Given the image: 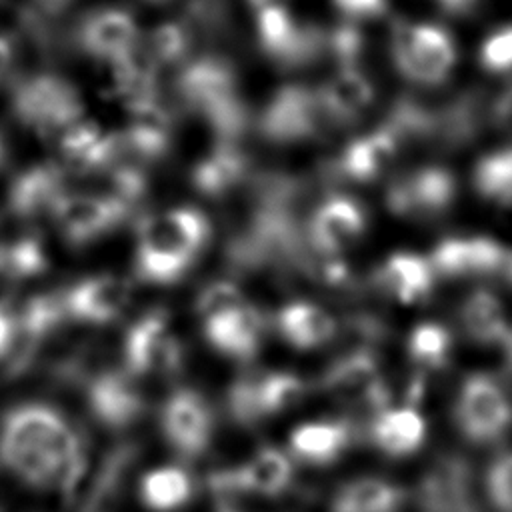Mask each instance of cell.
I'll return each instance as SVG.
<instances>
[{"label": "cell", "mask_w": 512, "mask_h": 512, "mask_svg": "<svg viewBox=\"0 0 512 512\" xmlns=\"http://www.w3.org/2000/svg\"><path fill=\"white\" fill-rule=\"evenodd\" d=\"M0 462L28 486L66 492L82 476L84 444L56 408L28 402L0 424Z\"/></svg>", "instance_id": "6da1fadb"}, {"label": "cell", "mask_w": 512, "mask_h": 512, "mask_svg": "<svg viewBox=\"0 0 512 512\" xmlns=\"http://www.w3.org/2000/svg\"><path fill=\"white\" fill-rule=\"evenodd\" d=\"M210 238L206 216L188 206L146 216L138 226L136 274L150 284L178 282L198 260Z\"/></svg>", "instance_id": "7a4b0ae2"}, {"label": "cell", "mask_w": 512, "mask_h": 512, "mask_svg": "<svg viewBox=\"0 0 512 512\" xmlns=\"http://www.w3.org/2000/svg\"><path fill=\"white\" fill-rule=\"evenodd\" d=\"M176 90L192 112L200 114L222 142H236L248 128L250 114L240 98L234 68L220 56L186 60Z\"/></svg>", "instance_id": "3957f363"}, {"label": "cell", "mask_w": 512, "mask_h": 512, "mask_svg": "<svg viewBox=\"0 0 512 512\" xmlns=\"http://www.w3.org/2000/svg\"><path fill=\"white\" fill-rule=\"evenodd\" d=\"M12 114L40 138L58 140L84 120V104L72 82L52 72H36L12 90Z\"/></svg>", "instance_id": "277c9868"}, {"label": "cell", "mask_w": 512, "mask_h": 512, "mask_svg": "<svg viewBox=\"0 0 512 512\" xmlns=\"http://www.w3.org/2000/svg\"><path fill=\"white\" fill-rule=\"evenodd\" d=\"M452 34L430 22H396L390 32V60L396 72L416 86L444 84L456 66Z\"/></svg>", "instance_id": "5b68a950"}, {"label": "cell", "mask_w": 512, "mask_h": 512, "mask_svg": "<svg viewBox=\"0 0 512 512\" xmlns=\"http://www.w3.org/2000/svg\"><path fill=\"white\" fill-rule=\"evenodd\" d=\"M330 128L318 90L304 84L280 86L258 118L260 134L274 144L314 140Z\"/></svg>", "instance_id": "8992f818"}, {"label": "cell", "mask_w": 512, "mask_h": 512, "mask_svg": "<svg viewBox=\"0 0 512 512\" xmlns=\"http://www.w3.org/2000/svg\"><path fill=\"white\" fill-rule=\"evenodd\" d=\"M454 420L474 444H492L512 426V402L504 386L490 374H468L456 394Z\"/></svg>", "instance_id": "52a82bcc"}, {"label": "cell", "mask_w": 512, "mask_h": 512, "mask_svg": "<svg viewBox=\"0 0 512 512\" xmlns=\"http://www.w3.org/2000/svg\"><path fill=\"white\" fill-rule=\"evenodd\" d=\"M320 390L336 402L370 410L372 416L388 408V388L374 350L350 348L336 358L320 376Z\"/></svg>", "instance_id": "ba28073f"}, {"label": "cell", "mask_w": 512, "mask_h": 512, "mask_svg": "<svg viewBox=\"0 0 512 512\" xmlns=\"http://www.w3.org/2000/svg\"><path fill=\"white\" fill-rule=\"evenodd\" d=\"M458 194L454 174L444 166H420L396 176L384 194L392 216L404 220H434L444 216Z\"/></svg>", "instance_id": "9c48e42d"}, {"label": "cell", "mask_w": 512, "mask_h": 512, "mask_svg": "<svg viewBox=\"0 0 512 512\" xmlns=\"http://www.w3.org/2000/svg\"><path fill=\"white\" fill-rule=\"evenodd\" d=\"M122 358L132 376H172L182 366L184 350L168 316L162 310H150L128 328Z\"/></svg>", "instance_id": "30bf717a"}, {"label": "cell", "mask_w": 512, "mask_h": 512, "mask_svg": "<svg viewBox=\"0 0 512 512\" xmlns=\"http://www.w3.org/2000/svg\"><path fill=\"white\" fill-rule=\"evenodd\" d=\"M130 208L98 192H66L54 204L50 216L58 232L72 246H86L118 228Z\"/></svg>", "instance_id": "8fae6325"}, {"label": "cell", "mask_w": 512, "mask_h": 512, "mask_svg": "<svg viewBox=\"0 0 512 512\" xmlns=\"http://www.w3.org/2000/svg\"><path fill=\"white\" fill-rule=\"evenodd\" d=\"M256 28L262 50L282 66H304L326 54V30L300 26L286 4L258 10Z\"/></svg>", "instance_id": "7c38bea8"}, {"label": "cell", "mask_w": 512, "mask_h": 512, "mask_svg": "<svg viewBox=\"0 0 512 512\" xmlns=\"http://www.w3.org/2000/svg\"><path fill=\"white\" fill-rule=\"evenodd\" d=\"M160 424L168 444L184 458H196L210 446L212 410L206 398L192 388H180L166 398Z\"/></svg>", "instance_id": "4fadbf2b"}, {"label": "cell", "mask_w": 512, "mask_h": 512, "mask_svg": "<svg viewBox=\"0 0 512 512\" xmlns=\"http://www.w3.org/2000/svg\"><path fill=\"white\" fill-rule=\"evenodd\" d=\"M366 230V214L358 200L332 194L322 200L306 222V236L312 250L328 256H342Z\"/></svg>", "instance_id": "5bb4252c"}, {"label": "cell", "mask_w": 512, "mask_h": 512, "mask_svg": "<svg viewBox=\"0 0 512 512\" xmlns=\"http://www.w3.org/2000/svg\"><path fill=\"white\" fill-rule=\"evenodd\" d=\"M508 250L488 236H454L438 242L430 254L436 276L448 280L502 274Z\"/></svg>", "instance_id": "9a60e30c"}, {"label": "cell", "mask_w": 512, "mask_h": 512, "mask_svg": "<svg viewBox=\"0 0 512 512\" xmlns=\"http://www.w3.org/2000/svg\"><path fill=\"white\" fill-rule=\"evenodd\" d=\"M134 378L126 370H104L90 378L86 388L88 408L106 428H128L144 414L146 402Z\"/></svg>", "instance_id": "2e32d148"}, {"label": "cell", "mask_w": 512, "mask_h": 512, "mask_svg": "<svg viewBox=\"0 0 512 512\" xmlns=\"http://www.w3.org/2000/svg\"><path fill=\"white\" fill-rule=\"evenodd\" d=\"M78 44L88 56L110 64L138 48V24L134 16L126 10H96L80 22Z\"/></svg>", "instance_id": "e0dca14e"}, {"label": "cell", "mask_w": 512, "mask_h": 512, "mask_svg": "<svg viewBox=\"0 0 512 512\" xmlns=\"http://www.w3.org/2000/svg\"><path fill=\"white\" fill-rule=\"evenodd\" d=\"M68 318L86 324H108L130 300V286L112 274L88 276L62 292Z\"/></svg>", "instance_id": "ac0fdd59"}, {"label": "cell", "mask_w": 512, "mask_h": 512, "mask_svg": "<svg viewBox=\"0 0 512 512\" xmlns=\"http://www.w3.org/2000/svg\"><path fill=\"white\" fill-rule=\"evenodd\" d=\"M400 150L398 140L384 126H378L348 142L332 162L330 172L348 182L368 184L378 180L396 162Z\"/></svg>", "instance_id": "d6986e66"}, {"label": "cell", "mask_w": 512, "mask_h": 512, "mask_svg": "<svg viewBox=\"0 0 512 512\" xmlns=\"http://www.w3.org/2000/svg\"><path fill=\"white\" fill-rule=\"evenodd\" d=\"M68 174L56 162H44L20 172L8 188V210L12 216L30 220L50 214L54 204L68 192Z\"/></svg>", "instance_id": "ffe728a7"}, {"label": "cell", "mask_w": 512, "mask_h": 512, "mask_svg": "<svg viewBox=\"0 0 512 512\" xmlns=\"http://www.w3.org/2000/svg\"><path fill=\"white\" fill-rule=\"evenodd\" d=\"M292 472V462L282 450L264 446L242 466L216 474L212 486L216 490L276 496L288 488Z\"/></svg>", "instance_id": "44dd1931"}, {"label": "cell", "mask_w": 512, "mask_h": 512, "mask_svg": "<svg viewBox=\"0 0 512 512\" xmlns=\"http://www.w3.org/2000/svg\"><path fill=\"white\" fill-rule=\"evenodd\" d=\"M202 328L206 340L218 352L230 358L250 360L262 344L266 320L254 304L244 300L236 308L204 320Z\"/></svg>", "instance_id": "7402d4cb"}, {"label": "cell", "mask_w": 512, "mask_h": 512, "mask_svg": "<svg viewBox=\"0 0 512 512\" xmlns=\"http://www.w3.org/2000/svg\"><path fill=\"white\" fill-rule=\"evenodd\" d=\"M316 90L332 128H348L362 120L376 96L374 84L362 68H338Z\"/></svg>", "instance_id": "603a6c76"}, {"label": "cell", "mask_w": 512, "mask_h": 512, "mask_svg": "<svg viewBox=\"0 0 512 512\" xmlns=\"http://www.w3.org/2000/svg\"><path fill=\"white\" fill-rule=\"evenodd\" d=\"M56 142L68 166L82 174L104 170L126 152L120 132H106L86 118L68 128Z\"/></svg>", "instance_id": "cb8c5ba5"}, {"label": "cell", "mask_w": 512, "mask_h": 512, "mask_svg": "<svg viewBox=\"0 0 512 512\" xmlns=\"http://www.w3.org/2000/svg\"><path fill=\"white\" fill-rule=\"evenodd\" d=\"M128 124L120 132L126 152L142 160H156L164 156L172 140L170 112L158 98L128 104Z\"/></svg>", "instance_id": "d4e9b609"}, {"label": "cell", "mask_w": 512, "mask_h": 512, "mask_svg": "<svg viewBox=\"0 0 512 512\" xmlns=\"http://www.w3.org/2000/svg\"><path fill=\"white\" fill-rule=\"evenodd\" d=\"M436 272L428 258L410 252L390 254L374 272V284L402 304L426 300L434 288Z\"/></svg>", "instance_id": "484cf974"}, {"label": "cell", "mask_w": 512, "mask_h": 512, "mask_svg": "<svg viewBox=\"0 0 512 512\" xmlns=\"http://www.w3.org/2000/svg\"><path fill=\"white\" fill-rule=\"evenodd\" d=\"M274 322L282 340L296 350L320 348L338 334V322L334 316L326 308L306 300L284 304L276 312Z\"/></svg>", "instance_id": "4316f807"}, {"label": "cell", "mask_w": 512, "mask_h": 512, "mask_svg": "<svg viewBox=\"0 0 512 512\" xmlns=\"http://www.w3.org/2000/svg\"><path fill=\"white\" fill-rule=\"evenodd\" d=\"M426 436V422L412 406L384 408L372 416L368 424L370 442L386 456L402 458L414 454Z\"/></svg>", "instance_id": "83f0119b"}, {"label": "cell", "mask_w": 512, "mask_h": 512, "mask_svg": "<svg viewBox=\"0 0 512 512\" xmlns=\"http://www.w3.org/2000/svg\"><path fill=\"white\" fill-rule=\"evenodd\" d=\"M248 176V158L236 142H222L206 152L192 168V186L206 198H222Z\"/></svg>", "instance_id": "f1b7e54d"}, {"label": "cell", "mask_w": 512, "mask_h": 512, "mask_svg": "<svg viewBox=\"0 0 512 512\" xmlns=\"http://www.w3.org/2000/svg\"><path fill=\"white\" fill-rule=\"evenodd\" d=\"M458 318L466 338L478 346H500L512 330L504 302L488 288L472 290L462 300Z\"/></svg>", "instance_id": "f546056e"}, {"label": "cell", "mask_w": 512, "mask_h": 512, "mask_svg": "<svg viewBox=\"0 0 512 512\" xmlns=\"http://www.w3.org/2000/svg\"><path fill=\"white\" fill-rule=\"evenodd\" d=\"M356 428L348 420L304 422L290 434V452L308 464L334 462L350 446Z\"/></svg>", "instance_id": "4dcf8cb0"}, {"label": "cell", "mask_w": 512, "mask_h": 512, "mask_svg": "<svg viewBox=\"0 0 512 512\" xmlns=\"http://www.w3.org/2000/svg\"><path fill=\"white\" fill-rule=\"evenodd\" d=\"M194 480L182 466H158L140 480V500L148 510L174 512L190 502Z\"/></svg>", "instance_id": "1f68e13d"}, {"label": "cell", "mask_w": 512, "mask_h": 512, "mask_svg": "<svg viewBox=\"0 0 512 512\" xmlns=\"http://www.w3.org/2000/svg\"><path fill=\"white\" fill-rule=\"evenodd\" d=\"M404 502V492L378 478H358L346 484L336 500L334 512H396Z\"/></svg>", "instance_id": "d6a6232c"}, {"label": "cell", "mask_w": 512, "mask_h": 512, "mask_svg": "<svg viewBox=\"0 0 512 512\" xmlns=\"http://www.w3.org/2000/svg\"><path fill=\"white\" fill-rule=\"evenodd\" d=\"M48 268L42 238L24 232L8 242H0V274L10 280H30Z\"/></svg>", "instance_id": "836d02e7"}, {"label": "cell", "mask_w": 512, "mask_h": 512, "mask_svg": "<svg viewBox=\"0 0 512 512\" xmlns=\"http://www.w3.org/2000/svg\"><path fill=\"white\" fill-rule=\"evenodd\" d=\"M472 182L484 200L512 208V146L482 156L474 166Z\"/></svg>", "instance_id": "e575fe53"}, {"label": "cell", "mask_w": 512, "mask_h": 512, "mask_svg": "<svg viewBox=\"0 0 512 512\" xmlns=\"http://www.w3.org/2000/svg\"><path fill=\"white\" fill-rule=\"evenodd\" d=\"M306 392L302 378L292 372H260L256 388L260 420L296 408Z\"/></svg>", "instance_id": "d590c367"}, {"label": "cell", "mask_w": 512, "mask_h": 512, "mask_svg": "<svg viewBox=\"0 0 512 512\" xmlns=\"http://www.w3.org/2000/svg\"><path fill=\"white\" fill-rule=\"evenodd\" d=\"M452 334L438 322L416 324L406 340V354L422 370H440L450 360Z\"/></svg>", "instance_id": "8d00e7d4"}, {"label": "cell", "mask_w": 512, "mask_h": 512, "mask_svg": "<svg viewBox=\"0 0 512 512\" xmlns=\"http://www.w3.org/2000/svg\"><path fill=\"white\" fill-rule=\"evenodd\" d=\"M192 46V34L184 22H160L154 26L146 38L144 48H140L154 64L160 66H172L188 60Z\"/></svg>", "instance_id": "74e56055"}, {"label": "cell", "mask_w": 512, "mask_h": 512, "mask_svg": "<svg viewBox=\"0 0 512 512\" xmlns=\"http://www.w3.org/2000/svg\"><path fill=\"white\" fill-rule=\"evenodd\" d=\"M98 176L100 188L98 194L108 196L124 206H128L130 210H134V206L144 198L148 182L146 176L140 168L136 166H128V164H112L104 170L94 172Z\"/></svg>", "instance_id": "f35d334b"}, {"label": "cell", "mask_w": 512, "mask_h": 512, "mask_svg": "<svg viewBox=\"0 0 512 512\" xmlns=\"http://www.w3.org/2000/svg\"><path fill=\"white\" fill-rule=\"evenodd\" d=\"M326 54H330L338 68H360L366 54V38L352 22H344L326 30Z\"/></svg>", "instance_id": "ab89813d"}, {"label": "cell", "mask_w": 512, "mask_h": 512, "mask_svg": "<svg viewBox=\"0 0 512 512\" xmlns=\"http://www.w3.org/2000/svg\"><path fill=\"white\" fill-rule=\"evenodd\" d=\"M246 298L242 290L228 280H216L210 282L196 298V314L204 322L212 316H218L222 312H228L242 304Z\"/></svg>", "instance_id": "60d3db41"}, {"label": "cell", "mask_w": 512, "mask_h": 512, "mask_svg": "<svg viewBox=\"0 0 512 512\" xmlns=\"http://www.w3.org/2000/svg\"><path fill=\"white\" fill-rule=\"evenodd\" d=\"M480 64L492 74L512 72V24L488 34L480 46Z\"/></svg>", "instance_id": "b9f144b4"}, {"label": "cell", "mask_w": 512, "mask_h": 512, "mask_svg": "<svg viewBox=\"0 0 512 512\" xmlns=\"http://www.w3.org/2000/svg\"><path fill=\"white\" fill-rule=\"evenodd\" d=\"M486 490L500 512H512V454L498 458L486 474Z\"/></svg>", "instance_id": "7bdbcfd3"}, {"label": "cell", "mask_w": 512, "mask_h": 512, "mask_svg": "<svg viewBox=\"0 0 512 512\" xmlns=\"http://www.w3.org/2000/svg\"><path fill=\"white\" fill-rule=\"evenodd\" d=\"M350 20H366L384 14L386 0H332Z\"/></svg>", "instance_id": "ee69618b"}, {"label": "cell", "mask_w": 512, "mask_h": 512, "mask_svg": "<svg viewBox=\"0 0 512 512\" xmlns=\"http://www.w3.org/2000/svg\"><path fill=\"white\" fill-rule=\"evenodd\" d=\"M490 122L496 128L512 134V84L490 100Z\"/></svg>", "instance_id": "f6af8a7d"}, {"label": "cell", "mask_w": 512, "mask_h": 512, "mask_svg": "<svg viewBox=\"0 0 512 512\" xmlns=\"http://www.w3.org/2000/svg\"><path fill=\"white\" fill-rule=\"evenodd\" d=\"M14 322H16L14 310L6 302H0V362L4 360L10 348V342L14 336Z\"/></svg>", "instance_id": "bcb514c9"}, {"label": "cell", "mask_w": 512, "mask_h": 512, "mask_svg": "<svg viewBox=\"0 0 512 512\" xmlns=\"http://www.w3.org/2000/svg\"><path fill=\"white\" fill-rule=\"evenodd\" d=\"M12 60H14V42L10 36L0 34V80L10 70Z\"/></svg>", "instance_id": "7dc6e473"}, {"label": "cell", "mask_w": 512, "mask_h": 512, "mask_svg": "<svg viewBox=\"0 0 512 512\" xmlns=\"http://www.w3.org/2000/svg\"><path fill=\"white\" fill-rule=\"evenodd\" d=\"M436 2L442 10H446L448 14H454V16L468 14L476 6V0H436Z\"/></svg>", "instance_id": "c3c4849f"}, {"label": "cell", "mask_w": 512, "mask_h": 512, "mask_svg": "<svg viewBox=\"0 0 512 512\" xmlns=\"http://www.w3.org/2000/svg\"><path fill=\"white\" fill-rule=\"evenodd\" d=\"M500 348L504 350V360H506L508 372L512 374V330L508 332V336H506V340L500 344Z\"/></svg>", "instance_id": "681fc988"}, {"label": "cell", "mask_w": 512, "mask_h": 512, "mask_svg": "<svg viewBox=\"0 0 512 512\" xmlns=\"http://www.w3.org/2000/svg\"><path fill=\"white\" fill-rule=\"evenodd\" d=\"M252 4V8L258 12V10H264V8H274V6H284L286 0H248Z\"/></svg>", "instance_id": "f907efd6"}, {"label": "cell", "mask_w": 512, "mask_h": 512, "mask_svg": "<svg viewBox=\"0 0 512 512\" xmlns=\"http://www.w3.org/2000/svg\"><path fill=\"white\" fill-rule=\"evenodd\" d=\"M502 274L508 278V282L512 284V250H508V256H506V264H504V270Z\"/></svg>", "instance_id": "816d5d0a"}, {"label": "cell", "mask_w": 512, "mask_h": 512, "mask_svg": "<svg viewBox=\"0 0 512 512\" xmlns=\"http://www.w3.org/2000/svg\"><path fill=\"white\" fill-rule=\"evenodd\" d=\"M42 4H52V6H56V4H62V2H66V0H40Z\"/></svg>", "instance_id": "f5cc1de1"}, {"label": "cell", "mask_w": 512, "mask_h": 512, "mask_svg": "<svg viewBox=\"0 0 512 512\" xmlns=\"http://www.w3.org/2000/svg\"><path fill=\"white\" fill-rule=\"evenodd\" d=\"M216 512H238V510H234V508H230V506H220Z\"/></svg>", "instance_id": "db71d44e"}, {"label": "cell", "mask_w": 512, "mask_h": 512, "mask_svg": "<svg viewBox=\"0 0 512 512\" xmlns=\"http://www.w3.org/2000/svg\"><path fill=\"white\" fill-rule=\"evenodd\" d=\"M4 160V142H2V136H0V164Z\"/></svg>", "instance_id": "11a10c76"}, {"label": "cell", "mask_w": 512, "mask_h": 512, "mask_svg": "<svg viewBox=\"0 0 512 512\" xmlns=\"http://www.w3.org/2000/svg\"><path fill=\"white\" fill-rule=\"evenodd\" d=\"M154 2H160V0H154Z\"/></svg>", "instance_id": "9f6ffc18"}]
</instances>
